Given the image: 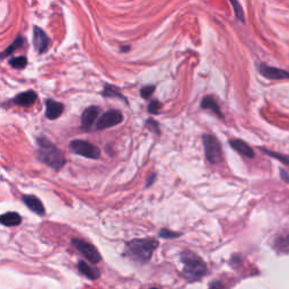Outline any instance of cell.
<instances>
[{
  "label": "cell",
  "mask_w": 289,
  "mask_h": 289,
  "mask_svg": "<svg viewBox=\"0 0 289 289\" xmlns=\"http://www.w3.org/2000/svg\"><path fill=\"white\" fill-rule=\"evenodd\" d=\"M37 158L42 163L47 164L54 170H60L65 165L66 158L64 153L57 146L45 137L37 138Z\"/></svg>",
  "instance_id": "6da1fadb"
},
{
  "label": "cell",
  "mask_w": 289,
  "mask_h": 289,
  "mask_svg": "<svg viewBox=\"0 0 289 289\" xmlns=\"http://www.w3.org/2000/svg\"><path fill=\"white\" fill-rule=\"evenodd\" d=\"M157 246L158 242L153 238L134 239L125 246V252L131 259L145 263L151 260L153 253Z\"/></svg>",
  "instance_id": "7a4b0ae2"
},
{
  "label": "cell",
  "mask_w": 289,
  "mask_h": 289,
  "mask_svg": "<svg viewBox=\"0 0 289 289\" xmlns=\"http://www.w3.org/2000/svg\"><path fill=\"white\" fill-rule=\"evenodd\" d=\"M181 261L184 264V277L189 281L199 280L206 273V263L196 253L191 251H184L181 254Z\"/></svg>",
  "instance_id": "3957f363"
},
{
  "label": "cell",
  "mask_w": 289,
  "mask_h": 289,
  "mask_svg": "<svg viewBox=\"0 0 289 289\" xmlns=\"http://www.w3.org/2000/svg\"><path fill=\"white\" fill-rule=\"evenodd\" d=\"M204 153H206V157L211 164H218L221 163L222 158V152L221 142L215 136L211 135H204L203 137Z\"/></svg>",
  "instance_id": "277c9868"
},
{
  "label": "cell",
  "mask_w": 289,
  "mask_h": 289,
  "mask_svg": "<svg viewBox=\"0 0 289 289\" xmlns=\"http://www.w3.org/2000/svg\"><path fill=\"white\" fill-rule=\"evenodd\" d=\"M69 148L74 154L90 159H97L101 155L100 148H97L95 145L90 144L89 141L86 140H79L78 139V140L71 141Z\"/></svg>",
  "instance_id": "5b68a950"
},
{
  "label": "cell",
  "mask_w": 289,
  "mask_h": 289,
  "mask_svg": "<svg viewBox=\"0 0 289 289\" xmlns=\"http://www.w3.org/2000/svg\"><path fill=\"white\" fill-rule=\"evenodd\" d=\"M72 245L75 246V249L83 254V256H85L89 262L92 263H99L101 261V254L99 251L90 243H87L83 239L74 238L71 241Z\"/></svg>",
  "instance_id": "8992f818"
},
{
  "label": "cell",
  "mask_w": 289,
  "mask_h": 289,
  "mask_svg": "<svg viewBox=\"0 0 289 289\" xmlns=\"http://www.w3.org/2000/svg\"><path fill=\"white\" fill-rule=\"evenodd\" d=\"M123 121V116L120 111L118 110H110L103 114L100 118V120L97 121L96 128L99 130H103V129H107L114 125L120 124Z\"/></svg>",
  "instance_id": "52a82bcc"
},
{
  "label": "cell",
  "mask_w": 289,
  "mask_h": 289,
  "mask_svg": "<svg viewBox=\"0 0 289 289\" xmlns=\"http://www.w3.org/2000/svg\"><path fill=\"white\" fill-rule=\"evenodd\" d=\"M259 71L263 77L270 79V81H280V79L289 78V72L286 70L276 67H270V66L264 64L259 66Z\"/></svg>",
  "instance_id": "ba28073f"
},
{
  "label": "cell",
  "mask_w": 289,
  "mask_h": 289,
  "mask_svg": "<svg viewBox=\"0 0 289 289\" xmlns=\"http://www.w3.org/2000/svg\"><path fill=\"white\" fill-rule=\"evenodd\" d=\"M33 42L34 47L40 53H43L48 50L49 44H50V39H49L47 33L43 30H41L40 27H34L33 31Z\"/></svg>",
  "instance_id": "9c48e42d"
},
{
  "label": "cell",
  "mask_w": 289,
  "mask_h": 289,
  "mask_svg": "<svg viewBox=\"0 0 289 289\" xmlns=\"http://www.w3.org/2000/svg\"><path fill=\"white\" fill-rule=\"evenodd\" d=\"M100 113V109L97 106H89L84 111L82 114V127L84 130H89L95 122Z\"/></svg>",
  "instance_id": "30bf717a"
},
{
  "label": "cell",
  "mask_w": 289,
  "mask_h": 289,
  "mask_svg": "<svg viewBox=\"0 0 289 289\" xmlns=\"http://www.w3.org/2000/svg\"><path fill=\"white\" fill-rule=\"evenodd\" d=\"M45 106H47V112H45V116H47L48 119L54 120L59 118L64 112L65 106L62 105L61 103L57 102V101L53 100H47L45 101Z\"/></svg>",
  "instance_id": "8fae6325"
},
{
  "label": "cell",
  "mask_w": 289,
  "mask_h": 289,
  "mask_svg": "<svg viewBox=\"0 0 289 289\" xmlns=\"http://www.w3.org/2000/svg\"><path fill=\"white\" fill-rule=\"evenodd\" d=\"M23 201L24 204H25L33 212H35V214L40 216H43L45 214L43 204H42V201L37 197L31 196V194H24Z\"/></svg>",
  "instance_id": "7c38bea8"
},
{
  "label": "cell",
  "mask_w": 289,
  "mask_h": 289,
  "mask_svg": "<svg viewBox=\"0 0 289 289\" xmlns=\"http://www.w3.org/2000/svg\"><path fill=\"white\" fill-rule=\"evenodd\" d=\"M36 93H34L33 90H27V92H24L19 94V95H17L15 99L13 100V102L19 106L27 107L33 105L34 102L36 101Z\"/></svg>",
  "instance_id": "4fadbf2b"
},
{
  "label": "cell",
  "mask_w": 289,
  "mask_h": 289,
  "mask_svg": "<svg viewBox=\"0 0 289 289\" xmlns=\"http://www.w3.org/2000/svg\"><path fill=\"white\" fill-rule=\"evenodd\" d=\"M229 144H231L232 147L234 148L236 152H238L239 154L244 155L246 157H250V158L254 157L253 149L243 140H239V139H233V140L229 141Z\"/></svg>",
  "instance_id": "5bb4252c"
},
{
  "label": "cell",
  "mask_w": 289,
  "mask_h": 289,
  "mask_svg": "<svg viewBox=\"0 0 289 289\" xmlns=\"http://www.w3.org/2000/svg\"><path fill=\"white\" fill-rule=\"evenodd\" d=\"M201 107L204 110H210L212 111V113L216 114L219 119H224V114L221 113V109H219V105L216 102L214 97L211 96H206L204 99L203 100V102H201Z\"/></svg>",
  "instance_id": "9a60e30c"
},
{
  "label": "cell",
  "mask_w": 289,
  "mask_h": 289,
  "mask_svg": "<svg viewBox=\"0 0 289 289\" xmlns=\"http://www.w3.org/2000/svg\"><path fill=\"white\" fill-rule=\"evenodd\" d=\"M0 222L8 227H13V226H18L22 222V217L17 212H6L0 216Z\"/></svg>",
  "instance_id": "2e32d148"
},
{
  "label": "cell",
  "mask_w": 289,
  "mask_h": 289,
  "mask_svg": "<svg viewBox=\"0 0 289 289\" xmlns=\"http://www.w3.org/2000/svg\"><path fill=\"white\" fill-rule=\"evenodd\" d=\"M78 269L84 276H86L87 278H89V279L92 280H95L100 277V271L97 270L96 268L90 266V264L84 262V261L78 262Z\"/></svg>",
  "instance_id": "e0dca14e"
},
{
  "label": "cell",
  "mask_w": 289,
  "mask_h": 289,
  "mask_svg": "<svg viewBox=\"0 0 289 289\" xmlns=\"http://www.w3.org/2000/svg\"><path fill=\"white\" fill-rule=\"evenodd\" d=\"M274 249L280 253H289V233L278 236L274 241Z\"/></svg>",
  "instance_id": "ac0fdd59"
},
{
  "label": "cell",
  "mask_w": 289,
  "mask_h": 289,
  "mask_svg": "<svg viewBox=\"0 0 289 289\" xmlns=\"http://www.w3.org/2000/svg\"><path fill=\"white\" fill-rule=\"evenodd\" d=\"M103 95L106 96V97H120V99L125 100L124 97L120 94L119 89H118L117 87L111 86V85H105V87H104Z\"/></svg>",
  "instance_id": "d6986e66"
},
{
  "label": "cell",
  "mask_w": 289,
  "mask_h": 289,
  "mask_svg": "<svg viewBox=\"0 0 289 289\" xmlns=\"http://www.w3.org/2000/svg\"><path fill=\"white\" fill-rule=\"evenodd\" d=\"M9 64L12 67L16 68V69H23L26 67L27 65V60L25 57H16V58H13L12 60L9 61Z\"/></svg>",
  "instance_id": "ffe728a7"
},
{
  "label": "cell",
  "mask_w": 289,
  "mask_h": 289,
  "mask_svg": "<svg viewBox=\"0 0 289 289\" xmlns=\"http://www.w3.org/2000/svg\"><path fill=\"white\" fill-rule=\"evenodd\" d=\"M22 44H23V39H22V37H17V39L15 40V42H14V43L12 45H9V48L7 49V50L5 52H2L0 57H1V58L7 57V55H9L10 53H13V52L15 51L16 49H18Z\"/></svg>",
  "instance_id": "44dd1931"
},
{
  "label": "cell",
  "mask_w": 289,
  "mask_h": 289,
  "mask_svg": "<svg viewBox=\"0 0 289 289\" xmlns=\"http://www.w3.org/2000/svg\"><path fill=\"white\" fill-rule=\"evenodd\" d=\"M261 151H262L264 154H267L268 156H271V157L273 158H277L278 161L283 162L284 164H289V157L285 155H281V154H278V153H273V152H270L268 151V149H264V148H261Z\"/></svg>",
  "instance_id": "7402d4cb"
},
{
  "label": "cell",
  "mask_w": 289,
  "mask_h": 289,
  "mask_svg": "<svg viewBox=\"0 0 289 289\" xmlns=\"http://www.w3.org/2000/svg\"><path fill=\"white\" fill-rule=\"evenodd\" d=\"M232 5H233V7H234L236 17H238L239 20H242V22H244V14H243V9H242L241 3L238 2V1H234V0H233Z\"/></svg>",
  "instance_id": "603a6c76"
},
{
  "label": "cell",
  "mask_w": 289,
  "mask_h": 289,
  "mask_svg": "<svg viewBox=\"0 0 289 289\" xmlns=\"http://www.w3.org/2000/svg\"><path fill=\"white\" fill-rule=\"evenodd\" d=\"M161 107H162V104L159 103L158 101H152L148 105V112L152 114H156L159 112Z\"/></svg>",
  "instance_id": "cb8c5ba5"
},
{
  "label": "cell",
  "mask_w": 289,
  "mask_h": 289,
  "mask_svg": "<svg viewBox=\"0 0 289 289\" xmlns=\"http://www.w3.org/2000/svg\"><path fill=\"white\" fill-rule=\"evenodd\" d=\"M154 90H155V86H146L144 88H141L140 90V95L142 99H149V96H152L153 94H154Z\"/></svg>",
  "instance_id": "d4e9b609"
},
{
  "label": "cell",
  "mask_w": 289,
  "mask_h": 289,
  "mask_svg": "<svg viewBox=\"0 0 289 289\" xmlns=\"http://www.w3.org/2000/svg\"><path fill=\"white\" fill-rule=\"evenodd\" d=\"M181 234L179 233H175V232H170L169 229H162L161 232H159V236L163 238H179Z\"/></svg>",
  "instance_id": "484cf974"
},
{
  "label": "cell",
  "mask_w": 289,
  "mask_h": 289,
  "mask_svg": "<svg viewBox=\"0 0 289 289\" xmlns=\"http://www.w3.org/2000/svg\"><path fill=\"white\" fill-rule=\"evenodd\" d=\"M149 125H152L151 127V129H153V130H155V132L156 134H159V128H158V124L155 122V121H152V120H149L148 122H147Z\"/></svg>",
  "instance_id": "4316f807"
},
{
  "label": "cell",
  "mask_w": 289,
  "mask_h": 289,
  "mask_svg": "<svg viewBox=\"0 0 289 289\" xmlns=\"http://www.w3.org/2000/svg\"><path fill=\"white\" fill-rule=\"evenodd\" d=\"M209 289H222V284L221 281H216V283H212L210 285V288Z\"/></svg>",
  "instance_id": "83f0119b"
},
{
  "label": "cell",
  "mask_w": 289,
  "mask_h": 289,
  "mask_svg": "<svg viewBox=\"0 0 289 289\" xmlns=\"http://www.w3.org/2000/svg\"><path fill=\"white\" fill-rule=\"evenodd\" d=\"M280 176H281V179L285 180V181H286V182L289 183V175L287 174L286 170H280Z\"/></svg>",
  "instance_id": "f1b7e54d"
},
{
  "label": "cell",
  "mask_w": 289,
  "mask_h": 289,
  "mask_svg": "<svg viewBox=\"0 0 289 289\" xmlns=\"http://www.w3.org/2000/svg\"><path fill=\"white\" fill-rule=\"evenodd\" d=\"M156 179V174H153V175L151 176V179H148V182H147V187L148 186H152L153 182H154V180Z\"/></svg>",
  "instance_id": "f546056e"
},
{
  "label": "cell",
  "mask_w": 289,
  "mask_h": 289,
  "mask_svg": "<svg viewBox=\"0 0 289 289\" xmlns=\"http://www.w3.org/2000/svg\"><path fill=\"white\" fill-rule=\"evenodd\" d=\"M152 289H158V288H152Z\"/></svg>",
  "instance_id": "4dcf8cb0"
}]
</instances>
